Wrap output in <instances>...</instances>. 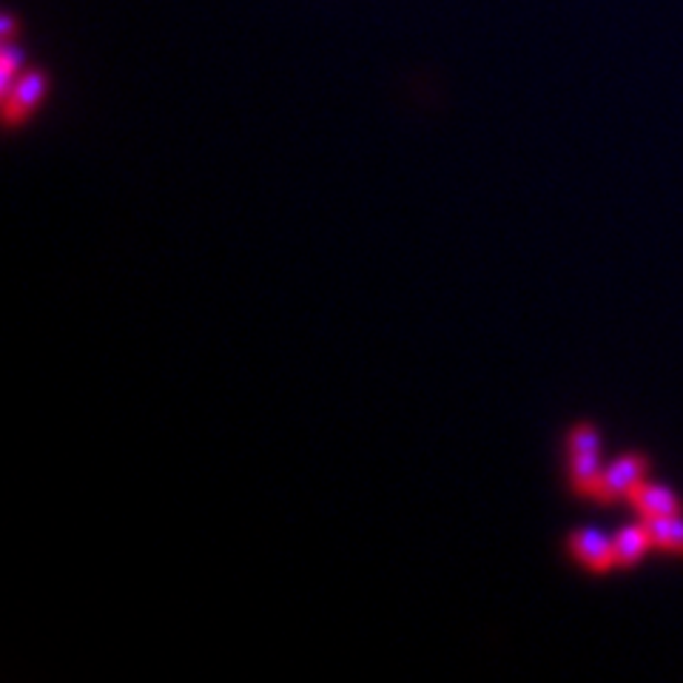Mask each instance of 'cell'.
I'll return each mask as SVG.
<instances>
[{
    "label": "cell",
    "instance_id": "6da1fadb",
    "mask_svg": "<svg viewBox=\"0 0 683 683\" xmlns=\"http://www.w3.org/2000/svg\"><path fill=\"white\" fill-rule=\"evenodd\" d=\"M46 95V75L40 69H32L17 80V86H12L3 100H7V123L9 126H17L26 120V114L40 103V97Z\"/></svg>",
    "mask_w": 683,
    "mask_h": 683
},
{
    "label": "cell",
    "instance_id": "7a4b0ae2",
    "mask_svg": "<svg viewBox=\"0 0 683 683\" xmlns=\"http://www.w3.org/2000/svg\"><path fill=\"white\" fill-rule=\"evenodd\" d=\"M644 473H646L644 456L630 454L624 456V459H618L616 464L601 475V493H598V498H601V501H612L616 496H626L635 484L644 482Z\"/></svg>",
    "mask_w": 683,
    "mask_h": 683
},
{
    "label": "cell",
    "instance_id": "3957f363",
    "mask_svg": "<svg viewBox=\"0 0 683 683\" xmlns=\"http://www.w3.org/2000/svg\"><path fill=\"white\" fill-rule=\"evenodd\" d=\"M570 550L575 552V558H579V561H584V564H587L589 570H595V572H604V570H609L612 564H618L616 542L604 538L598 530H581V533L572 535Z\"/></svg>",
    "mask_w": 683,
    "mask_h": 683
},
{
    "label": "cell",
    "instance_id": "277c9868",
    "mask_svg": "<svg viewBox=\"0 0 683 683\" xmlns=\"http://www.w3.org/2000/svg\"><path fill=\"white\" fill-rule=\"evenodd\" d=\"M635 510L644 512L646 519H653V516H678L681 512V505H678L675 493L663 490V487H655V484H646L638 482L626 493Z\"/></svg>",
    "mask_w": 683,
    "mask_h": 683
},
{
    "label": "cell",
    "instance_id": "5b68a950",
    "mask_svg": "<svg viewBox=\"0 0 683 683\" xmlns=\"http://www.w3.org/2000/svg\"><path fill=\"white\" fill-rule=\"evenodd\" d=\"M653 544V535L646 530V524H635V527H626L624 533H618L616 538V558L621 567L635 564L641 556H644Z\"/></svg>",
    "mask_w": 683,
    "mask_h": 683
},
{
    "label": "cell",
    "instance_id": "8992f818",
    "mask_svg": "<svg viewBox=\"0 0 683 683\" xmlns=\"http://www.w3.org/2000/svg\"><path fill=\"white\" fill-rule=\"evenodd\" d=\"M655 547L672 552H683V521L678 516H653L644 521Z\"/></svg>",
    "mask_w": 683,
    "mask_h": 683
},
{
    "label": "cell",
    "instance_id": "52a82bcc",
    "mask_svg": "<svg viewBox=\"0 0 683 683\" xmlns=\"http://www.w3.org/2000/svg\"><path fill=\"white\" fill-rule=\"evenodd\" d=\"M601 470H598V454H572V482L575 490L584 496L601 493Z\"/></svg>",
    "mask_w": 683,
    "mask_h": 683
},
{
    "label": "cell",
    "instance_id": "ba28073f",
    "mask_svg": "<svg viewBox=\"0 0 683 683\" xmlns=\"http://www.w3.org/2000/svg\"><path fill=\"white\" fill-rule=\"evenodd\" d=\"M572 454H598V433L595 427H575L570 436Z\"/></svg>",
    "mask_w": 683,
    "mask_h": 683
}]
</instances>
